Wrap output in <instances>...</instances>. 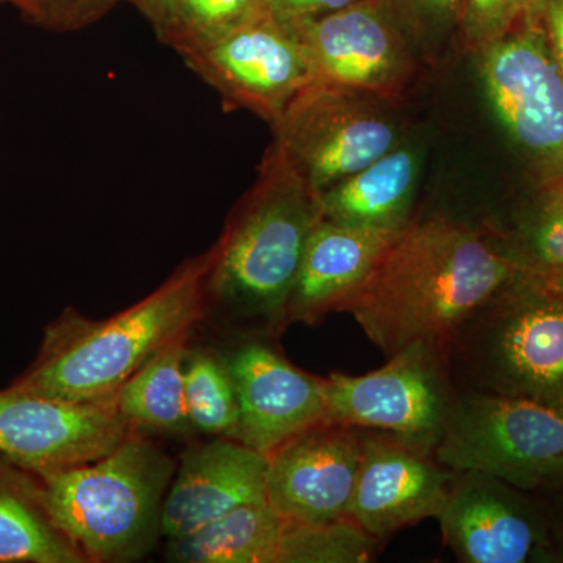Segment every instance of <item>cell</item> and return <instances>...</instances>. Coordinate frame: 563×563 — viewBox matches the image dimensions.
Instances as JSON below:
<instances>
[{"mask_svg": "<svg viewBox=\"0 0 563 563\" xmlns=\"http://www.w3.org/2000/svg\"><path fill=\"white\" fill-rule=\"evenodd\" d=\"M285 525L268 504H246L169 540L168 555L184 563H277Z\"/></svg>", "mask_w": 563, "mask_h": 563, "instance_id": "obj_22", "label": "cell"}, {"mask_svg": "<svg viewBox=\"0 0 563 563\" xmlns=\"http://www.w3.org/2000/svg\"><path fill=\"white\" fill-rule=\"evenodd\" d=\"M459 472L390 432L362 429V461L350 517L387 542L439 517Z\"/></svg>", "mask_w": 563, "mask_h": 563, "instance_id": "obj_15", "label": "cell"}, {"mask_svg": "<svg viewBox=\"0 0 563 563\" xmlns=\"http://www.w3.org/2000/svg\"><path fill=\"white\" fill-rule=\"evenodd\" d=\"M176 463L132 432L98 461L41 474L52 520L90 562L139 561L162 533Z\"/></svg>", "mask_w": 563, "mask_h": 563, "instance_id": "obj_5", "label": "cell"}, {"mask_svg": "<svg viewBox=\"0 0 563 563\" xmlns=\"http://www.w3.org/2000/svg\"><path fill=\"white\" fill-rule=\"evenodd\" d=\"M288 25L301 38L317 80L369 92L393 106L412 85L413 33L393 0H362Z\"/></svg>", "mask_w": 563, "mask_h": 563, "instance_id": "obj_10", "label": "cell"}, {"mask_svg": "<svg viewBox=\"0 0 563 563\" xmlns=\"http://www.w3.org/2000/svg\"><path fill=\"white\" fill-rule=\"evenodd\" d=\"M384 543L351 517L320 525L287 521L277 563L369 562Z\"/></svg>", "mask_w": 563, "mask_h": 563, "instance_id": "obj_26", "label": "cell"}, {"mask_svg": "<svg viewBox=\"0 0 563 563\" xmlns=\"http://www.w3.org/2000/svg\"><path fill=\"white\" fill-rule=\"evenodd\" d=\"M540 276V274H539ZM544 279L550 282L554 288H558L559 291L563 292V272H558L553 274H544Z\"/></svg>", "mask_w": 563, "mask_h": 563, "instance_id": "obj_33", "label": "cell"}, {"mask_svg": "<svg viewBox=\"0 0 563 563\" xmlns=\"http://www.w3.org/2000/svg\"><path fill=\"white\" fill-rule=\"evenodd\" d=\"M413 36L459 29L462 0H393Z\"/></svg>", "mask_w": 563, "mask_h": 563, "instance_id": "obj_29", "label": "cell"}, {"mask_svg": "<svg viewBox=\"0 0 563 563\" xmlns=\"http://www.w3.org/2000/svg\"><path fill=\"white\" fill-rule=\"evenodd\" d=\"M266 470L268 455L229 437L191 448L166 492L163 536L179 539L246 504L266 503Z\"/></svg>", "mask_w": 563, "mask_h": 563, "instance_id": "obj_17", "label": "cell"}, {"mask_svg": "<svg viewBox=\"0 0 563 563\" xmlns=\"http://www.w3.org/2000/svg\"><path fill=\"white\" fill-rule=\"evenodd\" d=\"M122 0H11L25 20L44 31L76 32L102 20Z\"/></svg>", "mask_w": 563, "mask_h": 563, "instance_id": "obj_28", "label": "cell"}, {"mask_svg": "<svg viewBox=\"0 0 563 563\" xmlns=\"http://www.w3.org/2000/svg\"><path fill=\"white\" fill-rule=\"evenodd\" d=\"M320 220V192L273 141L213 246L207 295L251 331L284 332L292 285Z\"/></svg>", "mask_w": 563, "mask_h": 563, "instance_id": "obj_3", "label": "cell"}, {"mask_svg": "<svg viewBox=\"0 0 563 563\" xmlns=\"http://www.w3.org/2000/svg\"><path fill=\"white\" fill-rule=\"evenodd\" d=\"M131 433L114 402L0 391V455L38 476L98 461Z\"/></svg>", "mask_w": 563, "mask_h": 563, "instance_id": "obj_12", "label": "cell"}, {"mask_svg": "<svg viewBox=\"0 0 563 563\" xmlns=\"http://www.w3.org/2000/svg\"><path fill=\"white\" fill-rule=\"evenodd\" d=\"M211 263L213 247L109 320L66 309L47 325L38 355L10 388L73 402H113L144 363L188 335L202 317Z\"/></svg>", "mask_w": 563, "mask_h": 563, "instance_id": "obj_2", "label": "cell"}, {"mask_svg": "<svg viewBox=\"0 0 563 563\" xmlns=\"http://www.w3.org/2000/svg\"><path fill=\"white\" fill-rule=\"evenodd\" d=\"M187 336L163 347L114 396V407L132 432L177 435L192 431L185 399Z\"/></svg>", "mask_w": 563, "mask_h": 563, "instance_id": "obj_21", "label": "cell"}, {"mask_svg": "<svg viewBox=\"0 0 563 563\" xmlns=\"http://www.w3.org/2000/svg\"><path fill=\"white\" fill-rule=\"evenodd\" d=\"M0 3H11V0H0Z\"/></svg>", "mask_w": 563, "mask_h": 563, "instance_id": "obj_34", "label": "cell"}, {"mask_svg": "<svg viewBox=\"0 0 563 563\" xmlns=\"http://www.w3.org/2000/svg\"><path fill=\"white\" fill-rule=\"evenodd\" d=\"M521 488L479 472H459L439 517L443 542L463 563L550 561L547 517Z\"/></svg>", "mask_w": 563, "mask_h": 563, "instance_id": "obj_13", "label": "cell"}, {"mask_svg": "<svg viewBox=\"0 0 563 563\" xmlns=\"http://www.w3.org/2000/svg\"><path fill=\"white\" fill-rule=\"evenodd\" d=\"M401 231L355 228L321 218L307 242L285 325H312L329 313L343 312Z\"/></svg>", "mask_w": 563, "mask_h": 563, "instance_id": "obj_18", "label": "cell"}, {"mask_svg": "<svg viewBox=\"0 0 563 563\" xmlns=\"http://www.w3.org/2000/svg\"><path fill=\"white\" fill-rule=\"evenodd\" d=\"M518 269L483 229L443 213L415 217L343 312L385 355L413 343L444 347Z\"/></svg>", "mask_w": 563, "mask_h": 563, "instance_id": "obj_1", "label": "cell"}, {"mask_svg": "<svg viewBox=\"0 0 563 563\" xmlns=\"http://www.w3.org/2000/svg\"><path fill=\"white\" fill-rule=\"evenodd\" d=\"M362 0H269L274 16L287 24L314 20L322 14L342 10Z\"/></svg>", "mask_w": 563, "mask_h": 563, "instance_id": "obj_31", "label": "cell"}, {"mask_svg": "<svg viewBox=\"0 0 563 563\" xmlns=\"http://www.w3.org/2000/svg\"><path fill=\"white\" fill-rule=\"evenodd\" d=\"M481 229L521 272H563V173L544 177L536 198L507 224Z\"/></svg>", "mask_w": 563, "mask_h": 563, "instance_id": "obj_23", "label": "cell"}, {"mask_svg": "<svg viewBox=\"0 0 563 563\" xmlns=\"http://www.w3.org/2000/svg\"><path fill=\"white\" fill-rule=\"evenodd\" d=\"M239 404L233 440L269 455L324 421V377L296 368L262 340H247L224 357Z\"/></svg>", "mask_w": 563, "mask_h": 563, "instance_id": "obj_16", "label": "cell"}, {"mask_svg": "<svg viewBox=\"0 0 563 563\" xmlns=\"http://www.w3.org/2000/svg\"><path fill=\"white\" fill-rule=\"evenodd\" d=\"M393 109L369 92L314 80L273 125V141L321 192L406 143Z\"/></svg>", "mask_w": 563, "mask_h": 563, "instance_id": "obj_7", "label": "cell"}, {"mask_svg": "<svg viewBox=\"0 0 563 563\" xmlns=\"http://www.w3.org/2000/svg\"><path fill=\"white\" fill-rule=\"evenodd\" d=\"M128 2L133 3L155 29L168 16L169 10H172L176 0H128Z\"/></svg>", "mask_w": 563, "mask_h": 563, "instance_id": "obj_32", "label": "cell"}, {"mask_svg": "<svg viewBox=\"0 0 563 563\" xmlns=\"http://www.w3.org/2000/svg\"><path fill=\"white\" fill-rule=\"evenodd\" d=\"M528 18L542 32L563 74V0H533Z\"/></svg>", "mask_w": 563, "mask_h": 563, "instance_id": "obj_30", "label": "cell"}, {"mask_svg": "<svg viewBox=\"0 0 563 563\" xmlns=\"http://www.w3.org/2000/svg\"><path fill=\"white\" fill-rule=\"evenodd\" d=\"M485 95L510 139L544 177L563 173V74L528 16L474 52Z\"/></svg>", "mask_w": 563, "mask_h": 563, "instance_id": "obj_9", "label": "cell"}, {"mask_svg": "<svg viewBox=\"0 0 563 563\" xmlns=\"http://www.w3.org/2000/svg\"><path fill=\"white\" fill-rule=\"evenodd\" d=\"M462 391L520 398L563 415V292L518 273L443 347Z\"/></svg>", "mask_w": 563, "mask_h": 563, "instance_id": "obj_4", "label": "cell"}, {"mask_svg": "<svg viewBox=\"0 0 563 563\" xmlns=\"http://www.w3.org/2000/svg\"><path fill=\"white\" fill-rule=\"evenodd\" d=\"M269 10V0H176L154 31L161 43L187 57Z\"/></svg>", "mask_w": 563, "mask_h": 563, "instance_id": "obj_24", "label": "cell"}, {"mask_svg": "<svg viewBox=\"0 0 563 563\" xmlns=\"http://www.w3.org/2000/svg\"><path fill=\"white\" fill-rule=\"evenodd\" d=\"M185 399L192 431L233 439L239 424V404L224 357L210 352H188Z\"/></svg>", "mask_w": 563, "mask_h": 563, "instance_id": "obj_25", "label": "cell"}, {"mask_svg": "<svg viewBox=\"0 0 563 563\" xmlns=\"http://www.w3.org/2000/svg\"><path fill=\"white\" fill-rule=\"evenodd\" d=\"M184 60L220 95L225 110L251 111L272 128L317 80L298 33L272 10Z\"/></svg>", "mask_w": 563, "mask_h": 563, "instance_id": "obj_11", "label": "cell"}, {"mask_svg": "<svg viewBox=\"0 0 563 563\" xmlns=\"http://www.w3.org/2000/svg\"><path fill=\"white\" fill-rule=\"evenodd\" d=\"M361 461V428L318 422L268 455L266 504L290 523L350 518Z\"/></svg>", "mask_w": 563, "mask_h": 563, "instance_id": "obj_14", "label": "cell"}, {"mask_svg": "<svg viewBox=\"0 0 563 563\" xmlns=\"http://www.w3.org/2000/svg\"><path fill=\"white\" fill-rule=\"evenodd\" d=\"M0 563H88L52 520L38 474L0 455Z\"/></svg>", "mask_w": 563, "mask_h": 563, "instance_id": "obj_20", "label": "cell"}, {"mask_svg": "<svg viewBox=\"0 0 563 563\" xmlns=\"http://www.w3.org/2000/svg\"><path fill=\"white\" fill-rule=\"evenodd\" d=\"M533 0H462L463 46L472 54L501 38L529 14Z\"/></svg>", "mask_w": 563, "mask_h": 563, "instance_id": "obj_27", "label": "cell"}, {"mask_svg": "<svg viewBox=\"0 0 563 563\" xmlns=\"http://www.w3.org/2000/svg\"><path fill=\"white\" fill-rule=\"evenodd\" d=\"M437 461L525 492L563 483V415L532 401L459 390Z\"/></svg>", "mask_w": 563, "mask_h": 563, "instance_id": "obj_6", "label": "cell"}, {"mask_svg": "<svg viewBox=\"0 0 563 563\" xmlns=\"http://www.w3.org/2000/svg\"><path fill=\"white\" fill-rule=\"evenodd\" d=\"M457 393L442 347L413 343L372 373L324 377V421L390 432L433 454Z\"/></svg>", "mask_w": 563, "mask_h": 563, "instance_id": "obj_8", "label": "cell"}, {"mask_svg": "<svg viewBox=\"0 0 563 563\" xmlns=\"http://www.w3.org/2000/svg\"><path fill=\"white\" fill-rule=\"evenodd\" d=\"M420 168V152L406 141L361 172L321 191L322 220L355 228H406L415 218Z\"/></svg>", "mask_w": 563, "mask_h": 563, "instance_id": "obj_19", "label": "cell"}]
</instances>
